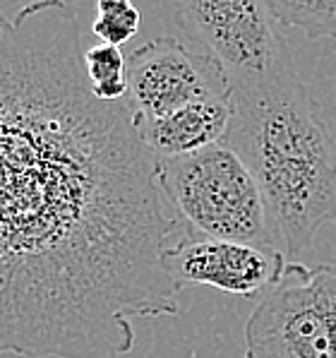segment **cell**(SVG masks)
Returning a JSON list of instances; mask_svg holds the SVG:
<instances>
[{
	"label": "cell",
	"instance_id": "obj_1",
	"mask_svg": "<svg viewBox=\"0 0 336 358\" xmlns=\"http://www.w3.org/2000/svg\"><path fill=\"white\" fill-rule=\"evenodd\" d=\"M85 53L73 3L0 8V356L128 358L132 320L180 310L159 157Z\"/></svg>",
	"mask_w": 336,
	"mask_h": 358
},
{
	"label": "cell",
	"instance_id": "obj_2",
	"mask_svg": "<svg viewBox=\"0 0 336 358\" xmlns=\"http://www.w3.org/2000/svg\"><path fill=\"white\" fill-rule=\"evenodd\" d=\"M262 192L279 250L298 255L336 219V137L298 70L233 90L224 142Z\"/></svg>",
	"mask_w": 336,
	"mask_h": 358
},
{
	"label": "cell",
	"instance_id": "obj_3",
	"mask_svg": "<svg viewBox=\"0 0 336 358\" xmlns=\"http://www.w3.org/2000/svg\"><path fill=\"white\" fill-rule=\"evenodd\" d=\"M159 188L195 238L279 250L257 180L226 145L159 159Z\"/></svg>",
	"mask_w": 336,
	"mask_h": 358
},
{
	"label": "cell",
	"instance_id": "obj_4",
	"mask_svg": "<svg viewBox=\"0 0 336 358\" xmlns=\"http://www.w3.org/2000/svg\"><path fill=\"white\" fill-rule=\"evenodd\" d=\"M245 358H336V262H288L245 322Z\"/></svg>",
	"mask_w": 336,
	"mask_h": 358
},
{
	"label": "cell",
	"instance_id": "obj_5",
	"mask_svg": "<svg viewBox=\"0 0 336 358\" xmlns=\"http://www.w3.org/2000/svg\"><path fill=\"white\" fill-rule=\"evenodd\" d=\"M175 24L221 65L231 90L260 85L295 68L286 38L279 34L269 3L255 0H180Z\"/></svg>",
	"mask_w": 336,
	"mask_h": 358
},
{
	"label": "cell",
	"instance_id": "obj_6",
	"mask_svg": "<svg viewBox=\"0 0 336 358\" xmlns=\"http://www.w3.org/2000/svg\"><path fill=\"white\" fill-rule=\"evenodd\" d=\"M233 96L228 77L212 56L192 51L173 36H159L128 56L132 118H161L205 99Z\"/></svg>",
	"mask_w": 336,
	"mask_h": 358
},
{
	"label": "cell",
	"instance_id": "obj_7",
	"mask_svg": "<svg viewBox=\"0 0 336 358\" xmlns=\"http://www.w3.org/2000/svg\"><path fill=\"white\" fill-rule=\"evenodd\" d=\"M286 255L274 248L212 238H183L161 255L163 272L183 289L187 284L212 286L224 294L257 299L281 279Z\"/></svg>",
	"mask_w": 336,
	"mask_h": 358
},
{
	"label": "cell",
	"instance_id": "obj_8",
	"mask_svg": "<svg viewBox=\"0 0 336 358\" xmlns=\"http://www.w3.org/2000/svg\"><path fill=\"white\" fill-rule=\"evenodd\" d=\"M233 115V96L205 99L161 118H132L137 135L159 159L185 157L221 145Z\"/></svg>",
	"mask_w": 336,
	"mask_h": 358
},
{
	"label": "cell",
	"instance_id": "obj_9",
	"mask_svg": "<svg viewBox=\"0 0 336 358\" xmlns=\"http://www.w3.org/2000/svg\"><path fill=\"white\" fill-rule=\"evenodd\" d=\"M89 87L98 101H125L128 96V56L115 46H94L85 53Z\"/></svg>",
	"mask_w": 336,
	"mask_h": 358
},
{
	"label": "cell",
	"instance_id": "obj_10",
	"mask_svg": "<svg viewBox=\"0 0 336 358\" xmlns=\"http://www.w3.org/2000/svg\"><path fill=\"white\" fill-rule=\"evenodd\" d=\"M269 10L279 24L295 27L312 41H336V0H269Z\"/></svg>",
	"mask_w": 336,
	"mask_h": 358
},
{
	"label": "cell",
	"instance_id": "obj_11",
	"mask_svg": "<svg viewBox=\"0 0 336 358\" xmlns=\"http://www.w3.org/2000/svg\"><path fill=\"white\" fill-rule=\"evenodd\" d=\"M140 10L130 0H98L92 22V31L106 46L120 48L140 31Z\"/></svg>",
	"mask_w": 336,
	"mask_h": 358
}]
</instances>
